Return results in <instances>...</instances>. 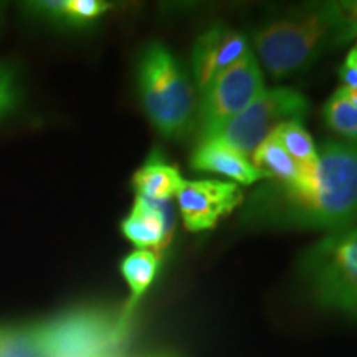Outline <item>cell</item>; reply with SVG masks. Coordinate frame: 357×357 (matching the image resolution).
<instances>
[{
    "instance_id": "obj_1",
    "label": "cell",
    "mask_w": 357,
    "mask_h": 357,
    "mask_svg": "<svg viewBox=\"0 0 357 357\" xmlns=\"http://www.w3.org/2000/svg\"><path fill=\"white\" fill-rule=\"evenodd\" d=\"M242 222L255 229L341 231L357 225V141L328 139L305 184L270 181L250 195Z\"/></svg>"
},
{
    "instance_id": "obj_2",
    "label": "cell",
    "mask_w": 357,
    "mask_h": 357,
    "mask_svg": "<svg viewBox=\"0 0 357 357\" xmlns=\"http://www.w3.org/2000/svg\"><path fill=\"white\" fill-rule=\"evenodd\" d=\"M356 35L357 22L346 2H318L268 19L252 37L261 63L280 79L307 70Z\"/></svg>"
},
{
    "instance_id": "obj_3",
    "label": "cell",
    "mask_w": 357,
    "mask_h": 357,
    "mask_svg": "<svg viewBox=\"0 0 357 357\" xmlns=\"http://www.w3.org/2000/svg\"><path fill=\"white\" fill-rule=\"evenodd\" d=\"M137 93L153 126L167 139H182L197 126L192 82L166 45L147 43L136 66Z\"/></svg>"
},
{
    "instance_id": "obj_4",
    "label": "cell",
    "mask_w": 357,
    "mask_h": 357,
    "mask_svg": "<svg viewBox=\"0 0 357 357\" xmlns=\"http://www.w3.org/2000/svg\"><path fill=\"white\" fill-rule=\"evenodd\" d=\"M300 271L321 306L357 316V225L307 250Z\"/></svg>"
},
{
    "instance_id": "obj_5",
    "label": "cell",
    "mask_w": 357,
    "mask_h": 357,
    "mask_svg": "<svg viewBox=\"0 0 357 357\" xmlns=\"http://www.w3.org/2000/svg\"><path fill=\"white\" fill-rule=\"evenodd\" d=\"M121 316L82 307L35 324L42 357H114L128 336Z\"/></svg>"
},
{
    "instance_id": "obj_6",
    "label": "cell",
    "mask_w": 357,
    "mask_h": 357,
    "mask_svg": "<svg viewBox=\"0 0 357 357\" xmlns=\"http://www.w3.org/2000/svg\"><path fill=\"white\" fill-rule=\"evenodd\" d=\"M263 91L265 82L260 63L253 52L248 50L200 93L202 100L197 113L200 139L218 136L222 129L247 109Z\"/></svg>"
},
{
    "instance_id": "obj_7",
    "label": "cell",
    "mask_w": 357,
    "mask_h": 357,
    "mask_svg": "<svg viewBox=\"0 0 357 357\" xmlns=\"http://www.w3.org/2000/svg\"><path fill=\"white\" fill-rule=\"evenodd\" d=\"M310 102L291 88L265 89L247 109L236 116L218 134L227 144L247 158L268 136L287 123H303Z\"/></svg>"
},
{
    "instance_id": "obj_8",
    "label": "cell",
    "mask_w": 357,
    "mask_h": 357,
    "mask_svg": "<svg viewBox=\"0 0 357 357\" xmlns=\"http://www.w3.org/2000/svg\"><path fill=\"white\" fill-rule=\"evenodd\" d=\"M176 197L185 229L190 231L213 229L243 200L238 185L218 178L185 181Z\"/></svg>"
},
{
    "instance_id": "obj_9",
    "label": "cell",
    "mask_w": 357,
    "mask_h": 357,
    "mask_svg": "<svg viewBox=\"0 0 357 357\" xmlns=\"http://www.w3.org/2000/svg\"><path fill=\"white\" fill-rule=\"evenodd\" d=\"M248 50L247 38L225 24L212 25L200 33L192 48V73L199 91Z\"/></svg>"
},
{
    "instance_id": "obj_10",
    "label": "cell",
    "mask_w": 357,
    "mask_h": 357,
    "mask_svg": "<svg viewBox=\"0 0 357 357\" xmlns=\"http://www.w3.org/2000/svg\"><path fill=\"white\" fill-rule=\"evenodd\" d=\"M176 212L171 200H149L137 197L129 215L121 223L123 235L139 250L159 248L169 243Z\"/></svg>"
},
{
    "instance_id": "obj_11",
    "label": "cell",
    "mask_w": 357,
    "mask_h": 357,
    "mask_svg": "<svg viewBox=\"0 0 357 357\" xmlns=\"http://www.w3.org/2000/svg\"><path fill=\"white\" fill-rule=\"evenodd\" d=\"M190 164L197 171L218 174L243 185L268 178L265 172L257 169L243 154L218 136L202 137L192 153Z\"/></svg>"
},
{
    "instance_id": "obj_12",
    "label": "cell",
    "mask_w": 357,
    "mask_h": 357,
    "mask_svg": "<svg viewBox=\"0 0 357 357\" xmlns=\"http://www.w3.org/2000/svg\"><path fill=\"white\" fill-rule=\"evenodd\" d=\"M184 182L178 169L164 162L158 154L151 155L132 176V187L137 197L149 200H171Z\"/></svg>"
},
{
    "instance_id": "obj_13",
    "label": "cell",
    "mask_w": 357,
    "mask_h": 357,
    "mask_svg": "<svg viewBox=\"0 0 357 357\" xmlns=\"http://www.w3.org/2000/svg\"><path fill=\"white\" fill-rule=\"evenodd\" d=\"M159 263L158 253L151 252V250H136V252L129 253L121 263L123 278L126 280L129 288V301L121 312V321L128 328L131 324L132 312L136 310L137 303L142 300L147 289L154 283Z\"/></svg>"
},
{
    "instance_id": "obj_14",
    "label": "cell",
    "mask_w": 357,
    "mask_h": 357,
    "mask_svg": "<svg viewBox=\"0 0 357 357\" xmlns=\"http://www.w3.org/2000/svg\"><path fill=\"white\" fill-rule=\"evenodd\" d=\"M252 164L265 172L270 181L294 184L301 178V167L271 134L252 153Z\"/></svg>"
},
{
    "instance_id": "obj_15",
    "label": "cell",
    "mask_w": 357,
    "mask_h": 357,
    "mask_svg": "<svg viewBox=\"0 0 357 357\" xmlns=\"http://www.w3.org/2000/svg\"><path fill=\"white\" fill-rule=\"evenodd\" d=\"M273 136L301 167L311 166L318 160V149L301 123L283 124L276 129Z\"/></svg>"
},
{
    "instance_id": "obj_16",
    "label": "cell",
    "mask_w": 357,
    "mask_h": 357,
    "mask_svg": "<svg viewBox=\"0 0 357 357\" xmlns=\"http://www.w3.org/2000/svg\"><path fill=\"white\" fill-rule=\"evenodd\" d=\"M0 357H42L35 324L0 326Z\"/></svg>"
},
{
    "instance_id": "obj_17",
    "label": "cell",
    "mask_w": 357,
    "mask_h": 357,
    "mask_svg": "<svg viewBox=\"0 0 357 357\" xmlns=\"http://www.w3.org/2000/svg\"><path fill=\"white\" fill-rule=\"evenodd\" d=\"M323 119L331 131L347 141H357V108L351 105L341 93L336 91L326 101Z\"/></svg>"
},
{
    "instance_id": "obj_18",
    "label": "cell",
    "mask_w": 357,
    "mask_h": 357,
    "mask_svg": "<svg viewBox=\"0 0 357 357\" xmlns=\"http://www.w3.org/2000/svg\"><path fill=\"white\" fill-rule=\"evenodd\" d=\"M109 10V3L101 0H65L63 22L61 25L83 29L96 22L102 13Z\"/></svg>"
},
{
    "instance_id": "obj_19",
    "label": "cell",
    "mask_w": 357,
    "mask_h": 357,
    "mask_svg": "<svg viewBox=\"0 0 357 357\" xmlns=\"http://www.w3.org/2000/svg\"><path fill=\"white\" fill-rule=\"evenodd\" d=\"M22 101L19 73L10 63L0 61V121L10 116Z\"/></svg>"
},
{
    "instance_id": "obj_20",
    "label": "cell",
    "mask_w": 357,
    "mask_h": 357,
    "mask_svg": "<svg viewBox=\"0 0 357 357\" xmlns=\"http://www.w3.org/2000/svg\"><path fill=\"white\" fill-rule=\"evenodd\" d=\"M339 93H341L342 96L346 98L347 101L351 102L352 106H354V108H357V88H346V86H341L337 89Z\"/></svg>"
},
{
    "instance_id": "obj_21",
    "label": "cell",
    "mask_w": 357,
    "mask_h": 357,
    "mask_svg": "<svg viewBox=\"0 0 357 357\" xmlns=\"http://www.w3.org/2000/svg\"><path fill=\"white\" fill-rule=\"evenodd\" d=\"M344 65H347V66H351V68L357 70V48H352V50H351L349 53H347Z\"/></svg>"
},
{
    "instance_id": "obj_22",
    "label": "cell",
    "mask_w": 357,
    "mask_h": 357,
    "mask_svg": "<svg viewBox=\"0 0 357 357\" xmlns=\"http://www.w3.org/2000/svg\"><path fill=\"white\" fill-rule=\"evenodd\" d=\"M346 7H347V10H349L351 15L354 17V20L357 22V2H346Z\"/></svg>"
}]
</instances>
